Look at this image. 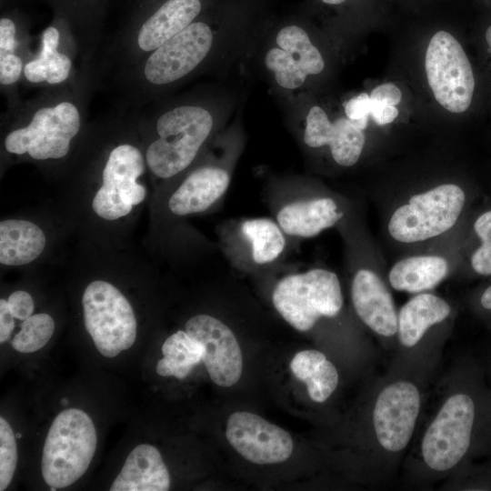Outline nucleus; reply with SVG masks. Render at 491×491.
Masks as SVG:
<instances>
[{
	"mask_svg": "<svg viewBox=\"0 0 491 491\" xmlns=\"http://www.w3.org/2000/svg\"><path fill=\"white\" fill-rule=\"evenodd\" d=\"M96 430L91 417L79 408H68L54 419L46 435L41 470L51 487L65 488L88 469L95 453Z\"/></svg>",
	"mask_w": 491,
	"mask_h": 491,
	"instance_id": "1",
	"label": "nucleus"
},
{
	"mask_svg": "<svg viewBox=\"0 0 491 491\" xmlns=\"http://www.w3.org/2000/svg\"><path fill=\"white\" fill-rule=\"evenodd\" d=\"M213 125L210 112L199 105H180L164 113L156 121L159 137L145 153L149 169L160 178H170L185 170L209 136Z\"/></svg>",
	"mask_w": 491,
	"mask_h": 491,
	"instance_id": "2",
	"label": "nucleus"
},
{
	"mask_svg": "<svg viewBox=\"0 0 491 491\" xmlns=\"http://www.w3.org/2000/svg\"><path fill=\"white\" fill-rule=\"evenodd\" d=\"M272 302L291 326L306 332L321 316H336L343 306V296L334 272L315 268L283 277L273 290Z\"/></svg>",
	"mask_w": 491,
	"mask_h": 491,
	"instance_id": "3",
	"label": "nucleus"
},
{
	"mask_svg": "<svg viewBox=\"0 0 491 491\" xmlns=\"http://www.w3.org/2000/svg\"><path fill=\"white\" fill-rule=\"evenodd\" d=\"M85 326L98 352L116 356L136 338V319L132 306L112 284L96 280L84 291Z\"/></svg>",
	"mask_w": 491,
	"mask_h": 491,
	"instance_id": "4",
	"label": "nucleus"
},
{
	"mask_svg": "<svg viewBox=\"0 0 491 491\" xmlns=\"http://www.w3.org/2000/svg\"><path fill=\"white\" fill-rule=\"evenodd\" d=\"M465 200L464 191L454 184L441 185L416 195L394 212L388 223V232L402 243L439 235L456 224Z\"/></svg>",
	"mask_w": 491,
	"mask_h": 491,
	"instance_id": "5",
	"label": "nucleus"
},
{
	"mask_svg": "<svg viewBox=\"0 0 491 491\" xmlns=\"http://www.w3.org/2000/svg\"><path fill=\"white\" fill-rule=\"evenodd\" d=\"M428 85L436 100L452 113H463L471 105L475 78L469 59L459 42L448 32L431 38L425 58Z\"/></svg>",
	"mask_w": 491,
	"mask_h": 491,
	"instance_id": "6",
	"label": "nucleus"
},
{
	"mask_svg": "<svg viewBox=\"0 0 491 491\" xmlns=\"http://www.w3.org/2000/svg\"><path fill=\"white\" fill-rule=\"evenodd\" d=\"M79 128L77 108L72 103L62 102L38 109L28 125L8 134L5 147L11 154L27 153L36 160L62 158Z\"/></svg>",
	"mask_w": 491,
	"mask_h": 491,
	"instance_id": "7",
	"label": "nucleus"
},
{
	"mask_svg": "<svg viewBox=\"0 0 491 491\" xmlns=\"http://www.w3.org/2000/svg\"><path fill=\"white\" fill-rule=\"evenodd\" d=\"M474 416L468 396L456 394L446 400L422 442V455L430 468L446 471L461 460L470 445Z\"/></svg>",
	"mask_w": 491,
	"mask_h": 491,
	"instance_id": "8",
	"label": "nucleus"
},
{
	"mask_svg": "<svg viewBox=\"0 0 491 491\" xmlns=\"http://www.w3.org/2000/svg\"><path fill=\"white\" fill-rule=\"evenodd\" d=\"M144 171L145 161L136 147L129 144L115 147L103 170V185L92 202L95 213L105 220L128 215L146 195L145 186L136 182Z\"/></svg>",
	"mask_w": 491,
	"mask_h": 491,
	"instance_id": "9",
	"label": "nucleus"
},
{
	"mask_svg": "<svg viewBox=\"0 0 491 491\" xmlns=\"http://www.w3.org/2000/svg\"><path fill=\"white\" fill-rule=\"evenodd\" d=\"M213 41L210 24L193 22L149 55L144 68L146 80L161 85L187 75L206 57Z\"/></svg>",
	"mask_w": 491,
	"mask_h": 491,
	"instance_id": "10",
	"label": "nucleus"
},
{
	"mask_svg": "<svg viewBox=\"0 0 491 491\" xmlns=\"http://www.w3.org/2000/svg\"><path fill=\"white\" fill-rule=\"evenodd\" d=\"M225 436L242 457L256 465L282 463L294 449L287 431L249 412L239 411L229 416Z\"/></svg>",
	"mask_w": 491,
	"mask_h": 491,
	"instance_id": "11",
	"label": "nucleus"
},
{
	"mask_svg": "<svg viewBox=\"0 0 491 491\" xmlns=\"http://www.w3.org/2000/svg\"><path fill=\"white\" fill-rule=\"evenodd\" d=\"M185 332L202 346V361L215 385L228 387L238 382L243 371L242 351L226 325L201 314L186 322Z\"/></svg>",
	"mask_w": 491,
	"mask_h": 491,
	"instance_id": "12",
	"label": "nucleus"
},
{
	"mask_svg": "<svg viewBox=\"0 0 491 491\" xmlns=\"http://www.w3.org/2000/svg\"><path fill=\"white\" fill-rule=\"evenodd\" d=\"M420 408L417 388L406 381L386 386L378 396L374 409V426L379 444L397 452L408 444Z\"/></svg>",
	"mask_w": 491,
	"mask_h": 491,
	"instance_id": "13",
	"label": "nucleus"
},
{
	"mask_svg": "<svg viewBox=\"0 0 491 491\" xmlns=\"http://www.w3.org/2000/svg\"><path fill=\"white\" fill-rule=\"evenodd\" d=\"M365 135L347 117L331 122L323 108L311 107L306 118L305 143L312 148L330 147L333 159L340 165L352 166L359 159L365 145Z\"/></svg>",
	"mask_w": 491,
	"mask_h": 491,
	"instance_id": "14",
	"label": "nucleus"
},
{
	"mask_svg": "<svg viewBox=\"0 0 491 491\" xmlns=\"http://www.w3.org/2000/svg\"><path fill=\"white\" fill-rule=\"evenodd\" d=\"M354 308L360 319L376 333L392 336L398 329V316L391 294L373 271L360 269L351 289Z\"/></svg>",
	"mask_w": 491,
	"mask_h": 491,
	"instance_id": "15",
	"label": "nucleus"
},
{
	"mask_svg": "<svg viewBox=\"0 0 491 491\" xmlns=\"http://www.w3.org/2000/svg\"><path fill=\"white\" fill-rule=\"evenodd\" d=\"M229 184L226 170L217 166L200 167L172 194L168 207L176 215L205 211L225 193Z\"/></svg>",
	"mask_w": 491,
	"mask_h": 491,
	"instance_id": "16",
	"label": "nucleus"
},
{
	"mask_svg": "<svg viewBox=\"0 0 491 491\" xmlns=\"http://www.w3.org/2000/svg\"><path fill=\"white\" fill-rule=\"evenodd\" d=\"M170 487L169 472L159 450L141 444L127 456L111 485V491H166Z\"/></svg>",
	"mask_w": 491,
	"mask_h": 491,
	"instance_id": "17",
	"label": "nucleus"
},
{
	"mask_svg": "<svg viewBox=\"0 0 491 491\" xmlns=\"http://www.w3.org/2000/svg\"><path fill=\"white\" fill-rule=\"evenodd\" d=\"M202 0H165L142 25L137 44L151 52L183 31L200 15Z\"/></svg>",
	"mask_w": 491,
	"mask_h": 491,
	"instance_id": "18",
	"label": "nucleus"
},
{
	"mask_svg": "<svg viewBox=\"0 0 491 491\" xmlns=\"http://www.w3.org/2000/svg\"><path fill=\"white\" fill-rule=\"evenodd\" d=\"M342 215L333 199L322 197L289 203L278 211L276 220L289 235L312 237L333 226Z\"/></svg>",
	"mask_w": 491,
	"mask_h": 491,
	"instance_id": "19",
	"label": "nucleus"
},
{
	"mask_svg": "<svg viewBox=\"0 0 491 491\" xmlns=\"http://www.w3.org/2000/svg\"><path fill=\"white\" fill-rule=\"evenodd\" d=\"M46 238L35 224L19 219L0 223V263L23 266L35 260L45 249Z\"/></svg>",
	"mask_w": 491,
	"mask_h": 491,
	"instance_id": "20",
	"label": "nucleus"
},
{
	"mask_svg": "<svg viewBox=\"0 0 491 491\" xmlns=\"http://www.w3.org/2000/svg\"><path fill=\"white\" fill-rule=\"evenodd\" d=\"M449 314V305L435 295L421 294L411 298L398 315L401 343L407 347L414 346L431 326L442 322Z\"/></svg>",
	"mask_w": 491,
	"mask_h": 491,
	"instance_id": "21",
	"label": "nucleus"
},
{
	"mask_svg": "<svg viewBox=\"0 0 491 491\" xmlns=\"http://www.w3.org/2000/svg\"><path fill=\"white\" fill-rule=\"evenodd\" d=\"M447 270V262L441 256H412L398 261L391 268L389 282L399 291L421 292L436 286L444 279Z\"/></svg>",
	"mask_w": 491,
	"mask_h": 491,
	"instance_id": "22",
	"label": "nucleus"
},
{
	"mask_svg": "<svg viewBox=\"0 0 491 491\" xmlns=\"http://www.w3.org/2000/svg\"><path fill=\"white\" fill-rule=\"evenodd\" d=\"M290 369L306 384L310 398L316 403L325 402L338 385L336 366L322 352L315 349L296 354L290 362Z\"/></svg>",
	"mask_w": 491,
	"mask_h": 491,
	"instance_id": "23",
	"label": "nucleus"
},
{
	"mask_svg": "<svg viewBox=\"0 0 491 491\" xmlns=\"http://www.w3.org/2000/svg\"><path fill=\"white\" fill-rule=\"evenodd\" d=\"M59 32L47 27L42 34V48L39 55L28 62L24 68L25 78L31 83L46 81L55 85L64 82L71 69L70 58L57 51Z\"/></svg>",
	"mask_w": 491,
	"mask_h": 491,
	"instance_id": "24",
	"label": "nucleus"
},
{
	"mask_svg": "<svg viewBox=\"0 0 491 491\" xmlns=\"http://www.w3.org/2000/svg\"><path fill=\"white\" fill-rule=\"evenodd\" d=\"M163 358L156 364V373L162 376L186 377L202 361V346L185 331L168 336L162 346Z\"/></svg>",
	"mask_w": 491,
	"mask_h": 491,
	"instance_id": "25",
	"label": "nucleus"
},
{
	"mask_svg": "<svg viewBox=\"0 0 491 491\" xmlns=\"http://www.w3.org/2000/svg\"><path fill=\"white\" fill-rule=\"evenodd\" d=\"M252 246L253 260L259 265L275 261L283 252L286 239L280 225L267 218H252L241 225Z\"/></svg>",
	"mask_w": 491,
	"mask_h": 491,
	"instance_id": "26",
	"label": "nucleus"
},
{
	"mask_svg": "<svg viewBox=\"0 0 491 491\" xmlns=\"http://www.w3.org/2000/svg\"><path fill=\"white\" fill-rule=\"evenodd\" d=\"M276 42L278 47L296 58L307 75H318L324 70L322 55L302 26L296 24L284 25L278 30Z\"/></svg>",
	"mask_w": 491,
	"mask_h": 491,
	"instance_id": "27",
	"label": "nucleus"
},
{
	"mask_svg": "<svg viewBox=\"0 0 491 491\" xmlns=\"http://www.w3.org/2000/svg\"><path fill=\"white\" fill-rule=\"evenodd\" d=\"M20 331L11 341L13 348L21 353H32L44 347L55 331L53 318L45 314L32 315L21 325Z\"/></svg>",
	"mask_w": 491,
	"mask_h": 491,
	"instance_id": "28",
	"label": "nucleus"
},
{
	"mask_svg": "<svg viewBox=\"0 0 491 491\" xmlns=\"http://www.w3.org/2000/svg\"><path fill=\"white\" fill-rule=\"evenodd\" d=\"M265 64L266 68L274 74L276 84L284 89H297L307 77L296 58L278 46L266 52Z\"/></svg>",
	"mask_w": 491,
	"mask_h": 491,
	"instance_id": "29",
	"label": "nucleus"
},
{
	"mask_svg": "<svg viewBox=\"0 0 491 491\" xmlns=\"http://www.w3.org/2000/svg\"><path fill=\"white\" fill-rule=\"evenodd\" d=\"M17 464L15 436L8 422L0 417V490L11 483Z\"/></svg>",
	"mask_w": 491,
	"mask_h": 491,
	"instance_id": "30",
	"label": "nucleus"
},
{
	"mask_svg": "<svg viewBox=\"0 0 491 491\" xmlns=\"http://www.w3.org/2000/svg\"><path fill=\"white\" fill-rule=\"evenodd\" d=\"M474 229L482 244L471 257L472 267L479 275H491V210L478 216Z\"/></svg>",
	"mask_w": 491,
	"mask_h": 491,
	"instance_id": "31",
	"label": "nucleus"
},
{
	"mask_svg": "<svg viewBox=\"0 0 491 491\" xmlns=\"http://www.w3.org/2000/svg\"><path fill=\"white\" fill-rule=\"evenodd\" d=\"M7 303L13 316L16 319L24 321L33 315L34 300L26 291L13 292L7 299Z\"/></svg>",
	"mask_w": 491,
	"mask_h": 491,
	"instance_id": "32",
	"label": "nucleus"
},
{
	"mask_svg": "<svg viewBox=\"0 0 491 491\" xmlns=\"http://www.w3.org/2000/svg\"><path fill=\"white\" fill-rule=\"evenodd\" d=\"M23 63L15 54L0 56V83L11 85L15 83L21 75Z\"/></svg>",
	"mask_w": 491,
	"mask_h": 491,
	"instance_id": "33",
	"label": "nucleus"
},
{
	"mask_svg": "<svg viewBox=\"0 0 491 491\" xmlns=\"http://www.w3.org/2000/svg\"><path fill=\"white\" fill-rule=\"evenodd\" d=\"M371 98L366 93H361L349 99L345 105V113L350 120L368 117L370 115Z\"/></svg>",
	"mask_w": 491,
	"mask_h": 491,
	"instance_id": "34",
	"label": "nucleus"
},
{
	"mask_svg": "<svg viewBox=\"0 0 491 491\" xmlns=\"http://www.w3.org/2000/svg\"><path fill=\"white\" fill-rule=\"evenodd\" d=\"M15 25L9 18L0 20V56L15 54L16 47Z\"/></svg>",
	"mask_w": 491,
	"mask_h": 491,
	"instance_id": "35",
	"label": "nucleus"
},
{
	"mask_svg": "<svg viewBox=\"0 0 491 491\" xmlns=\"http://www.w3.org/2000/svg\"><path fill=\"white\" fill-rule=\"evenodd\" d=\"M401 97L400 89L392 83L379 85L370 94L372 100L395 106L400 103Z\"/></svg>",
	"mask_w": 491,
	"mask_h": 491,
	"instance_id": "36",
	"label": "nucleus"
},
{
	"mask_svg": "<svg viewBox=\"0 0 491 491\" xmlns=\"http://www.w3.org/2000/svg\"><path fill=\"white\" fill-rule=\"evenodd\" d=\"M398 109L382 102L371 99L370 115L380 125L393 122L398 115Z\"/></svg>",
	"mask_w": 491,
	"mask_h": 491,
	"instance_id": "37",
	"label": "nucleus"
},
{
	"mask_svg": "<svg viewBox=\"0 0 491 491\" xmlns=\"http://www.w3.org/2000/svg\"><path fill=\"white\" fill-rule=\"evenodd\" d=\"M15 328V317L13 316L7 300L0 299V343L6 342Z\"/></svg>",
	"mask_w": 491,
	"mask_h": 491,
	"instance_id": "38",
	"label": "nucleus"
},
{
	"mask_svg": "<svg viewBox=\"0 0 491 491\" xmlns=\"http://www.w3.org/2000/svg\"><path fill=\"white\" fill-rule=\"evenodd\" d=\"M480 302L483 307L491 309V286L485 290L481 296Z\"/></svg>",
	"mask_w": 491,
	"mask_h": 491,
	"instance_id": "39",
	"label": "nucleus"
},
{
	"mask_svg": "<svg viewBox=\"0 0 491 491\" xmlns=\"http://www.w3.org/2000/svg\"><path fill=\"white\" fill-rule=\"evenodd\" d=\"M486 40L489 47L491 48V25L486 29Z\"/></svg>",
	"mask_w": 491,
	"mask_h": 491,
	"instance_id": "40",
	"label": "nucleus"
}]
</instances>
